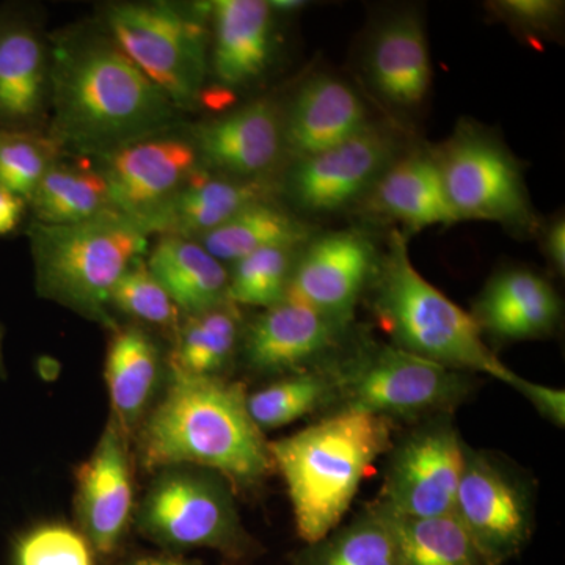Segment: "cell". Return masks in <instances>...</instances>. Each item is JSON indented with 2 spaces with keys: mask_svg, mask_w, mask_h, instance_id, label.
I'll return each instance as SVG.
<instances>
[{
  "mask_svg": "<svg viewBox=\"0 0 565 565\" xmlns=\"http://www.w3.org/2000/svg\"><path fill=\"white\" fill-rule=\"evenodd\" d=\"M51 128L63 150L99 158L170 128L177 107L106 31L63 32L50 46Z\"/></svg>",
  "mask_w": 565,
  "mask_h": 565,
  "instance_id": "1",
  "label": "cell"
},
{
  "mask_svg": "<svg viewBox=\"0 0 565 565\" xmlns=\"http://www.w3.org/2000/svg\"><path fill=\"white\" fill-rule=\"evenodd\" d=\"M247 390L228 377L174 373L140 433V459L150 471L196 467L255 492L275 473L266 434L253 423Z\"/></svg>",
  "mask_w": 565,
  "mask_h": 565,
  "instance_id": "2",
  "label": "cell"
},
{
  "mask_svg": "<svg viewBox=\"0 0 565 565\" xmlns=\"http://www.w3.org/2000/svg\"><path fill=\"white\" fill-rule=\"evenodd\" d=\"M396 433L397 424L382 416L343 411L269 441L300 541L313 544L344 522L364 478L388 452Z\"/></svg>",
  "mask_w": 565,
  "mask_h": 565,
  "instance_id": "3",
  "label": "cell"
},
{
  "mask_svg": "<svg viewBox=\"0 0 565 565\" xmlns=\"http://www.w3.org/2000/svg\"><path fill=\"white\" fill-rule=\"evenodd\" d=\"M364 297L396 348L462 373L489 375L515 392L526 381L489 348L473 316L418 273L401 230L390 233Z\"/></svg>",
  "mask_w": 565,
  "mask_h": 565,
  "instance_id": "4",
  "label": "cell"
},
{
  "mask_svg": "<svg viewBox=\"0 0 565 565\" xmlns=\"http://www.w3.org/2000/svg\"><path fill=\"white\" fill-rule=\"evenodd\" d=\"M29 239L40 297L114 326L111 289L148 247V234L139 223L120 212L74 225L33 222Z\"/></svg>",
  "mask_w": 565,
  "mask_h": 565,
  "instance_id": "5",
  "label": "cell"
},
{
  "mask_svg": "<svg viewBox=\"0 0 565 565\" xmlns=\"http://www.w3.org/2000/svg\"><path fill=\"white\" fill-rule=\"evenodd\" d=\"M340 394L334 412L355 411L394 424L455 415L470 399L473 374L429 362L360 332L338 362Z\"/></svg>",
  "mask_w": 565,
  "mask_h": 565,
  "instance_id": "6",
  "label": "cell"
},
{
  "mask_svg": "<svg viewBox=\"0 0 565 565\" xmlns=\"http://www.w3.org/2000/svg\"><path fill=\"white\" fill-rule=\"evenodd\" d=\"M236 490L223 476L196 467L158 471L136 514L140 534L173 555L207 548L230 565L252 563L263 546L237 511Z\"/></svg>",
  "mask_w": 565,
  "mask_h": 565,
  "instance_id": "7",
  "label": "cell"
},
{
  "mask_svg": "<svg viewBox=\"0 0 565 565\" xmlns=\"http://www.w3.org/2000/svg\"><path fill=\"white\" fill-rule=\"evenodd\" d=\"M210 3L191 9L167 2L111 3L104 31L158 85L177 109H191L204 93Z\"/></svg>",
  "mask_w": 565,
  "mask_h": 565,
  "instance_id": "8",
  "label": "cell"
},
{
  "mask_svg": "<svg viewBox=\"0 0 565 565\" xmlns=\"http://www.w3.org/2000/svg\"><path fill=\"white\" fill-rule=\"evenodd\" d=\"M452 514L492 565H504L519 556L534 535L533 476L501 452L465 445Z\"/></svg>",
  "mask_w": 565,
  "mask_h": 565,
  "instance_id": "9",
  "label": "cell"
},
{
  "mask_svg": "<svg viewBox=\"0 0 565 565\" xmlns=\"http://www.w3.org/2000/svg\"><path fill=\"white\" fill-rule=\"evenodd\" d=\"M434 159L457 221L501 223L531 232L535 215L514 156L473 125H462Z\"/></svg>",
  "mask_w": 565,
  "mask_h": 565,
  "instance_id": "10",
  "label": "cell"
},
{
  "mask_svg": "<svg viewBox=\"0 0 565 565\" xmlns=\"http://www.w3.org/2000/svg\"><path fill=\"white\" fill-rule=\"evenodd\" d=\"M465 445L455 415L408 424L385 455L384 482L375 500L399 515L449 514L462 475Z\"/></svg>",
  "mask_w": 565,
  "mask_h": 565,
  "instance_id": "11",
  "label": "cell"
},
{
  "mask_svg": "<svg viewBox=\"0 0 565 565\" xmlns=\"http://www.w3.org/2000/svg\"><path fill=\"white\" fill-rule=\"evenodd\" d=\"M359 334L355 321L282 300L245 323L237 360L255 377L274 381L337 363Z\"/></svg>",
  "mask_w": 565,
  "mask_h": 565,
  "instance_id": "12",
  "label": "cell"
},
{
  "mask_svg": "<svg viewBox=\"0 0 565 565\" xmlns=\"http://www.w3.org/2000/svg\"><path fill=\"white\" fill-rule=\"evenodd\" d=\"M381 253L359 230L313 236L297 253L286 300L323 315L355 321V308L366 296Z\"/></svg>",
  "mask_w": 565,
  "mask_h": 565,
  "instance_id": "13",
  "label": "cell"
},
{
  "mask_svg": "<svg viewBox=\"0 0 565 565\" xmlns=\"http://www.w3.org/2000/svg\"><path fill=\"white\" fill-rule=\"evenodd\" d=\"M93 159L106 180L114 210L140 226L200 167L191 140L162 134Z\"/></svg>",
  "mask_w": 565,
  "mask_h": 565,
  "instance_id": "14",
  "label": "cell"
},
{
  "mask_svg": "<svg viewBox=\"0 0 565 565\" xmlns=\"http://www.w3.org/2000/svg\"><path fill=\"white\" fill-rule=\"evenodd\" d=\"M392 134L370 125L352 139L294 163L288 189L308 212H333L367 195L394 161Z\"/></svg>",
  "mask_w": 565,
  "mask_h": 565,
  "instance_id": "15",
  "label": "cell"
},
{
  "mask_svg": "<svg viewBox=\"0 0 565 565\" xmlns=\"http://www.w3.org/2000/svg\"><path fill=\"white\" fill-rule=\"evenodd\" d=\"M114 422L107 424L87 462L77 470V519L96 555L120 548L132 515L134 482L128 440Z\"/></svg>",
  "mask_w": 565,
  "mask_h": 565,
  "instance_id": "16",
  "label": "cell"
},
{
  "mask_svg": "<svg viewBox=\"0 0 565 565\" xmlns=\"http://www.w3.org/2000/svg\"><path fill=\"white\" fill-rule=\"evenodd\" d=\"M191 141L207 172L262 180L285 150L282 117L273 102L258 99L196 126Z\"/></svg>",
  "mask_w": 565,
  "mask_h": 565,
  "instance_id": "17",
  "label": "cell"
},
{
  "mask_svg": "<svg viewBox=\"0 0 565 565\" xmlns=\"http://www.w3.org/2000/svg\"><path fill=\"white\" fill-rule=\"evenodd\" d=\"M563 311V300L552 282L516 267L500 270L486 282L471 316L482 334L500 343H516L555 333Z\"/></svg>",
  "mask_w": 565,
  "mask_h": 565,
  "instance_id": "18",
  "label": "cell"
},
{
  "mask_svg": "<svg viewBox=\"0 0 565 565\" xmlns=\"http://www.w3.org/2000/svg\"><path fill=\"white\" fill-rule=\"evenodd\" d=\"M274 193V184L266 178L233 180L199 167L141 228L148 236L158 233L199 241L250 204L273 200Z\"/></svg>",
  "mask_w": 565,
  "mask_h": 565,
  "instance_id": "19",
  "label": "cell"
},
{
  "mask_svg": "<svg viewBox=\"0 0 565 565\" xmlns=\"http://www.w3.org/2000/svg\"><path fill=\"white\" fill-rule=\"evenodd\" d=\"M50 88V46L28 21L0 18V129L39 131Z\"/></svg>",
  "mask_w": 565,
  "mask_h": 565,
  "instance_id": "20",
  "label": "cell"
},
{
  "mask_svg": "<svg viewBox=\"0 0 565 565\" xmlns=\"http://www.w3.org/2000/svg\"><path fill=\"white\" fill-rule=\"evenodd\" d=\"M362 99L345 82L316 76L282 117V147L296 161L337 147L370 126Z\"/></svg>",
  "mask_w": 565,
  "mask_h": 565,
  "instance_id": "21",
  "label": "cell"
},
{
  "mask_svg": "<svg viewBox=\"0 0 565 565\" xmlns=\"http://www.w3.org/2000/svg\"><path fill=\"white\" fill-rule=\"evenodd\" d=\"M274 11L264 0L210 2L211 70L223 90L247 87L269 68Z\"/></svg>",
  "mask_w": 565,
  "mask_h": 565,
  "instance_id": "22",
  "label": "cell"
},
{
  "mask_svg": "<svg viewBox=\"0 0 565 565\" xmlns=\"http://www.w3.org/2000/svg\"><path fill=\"white\" fill-rule=\"evenodd\" d=\"M367 74L375 92L393 106H419L433 81L429 47L422 21L397 14L375 31L367 52Z\"/></svg>",
  "mask_w": 565,
  "mask_h": 565,
  "instance_id": "23",
  "label": "cell"
},
{
  "mask_svg": "<svg viewBox=\"0 0 565 565\" xmlns=\"http://www.w3.org/2000/svg\"><path fill=\"white\" fill-rule=\"evenodd\" d=\"M367 195L370 210L403 222L414 232L459 222L446 199L444 181L433 154L415 152L393 161Z\"/></svg>",
  "mask_w": 565,
  "mask_h": 565,
  "instance_id": "24",
  "label": "cell"
},
{
  "mask_svg": "<svg viewBox=\"0 0 565 565\" xmlns=\"http://www.w3.org/2000/svg\"><path fill=\"white\" fill-rule=\"evenodd\" d=\"M147 266L185 316L230 302L228 270L199 241L161 236Z\"/></svg>",
  "mask_w": 565,
  "mask_h": 565,
  "instance_id": "25",
  "label": "cell"
},
{
  "mask_svg": "<svg viewBox=\"0 0 565 565\" xmlns=\"http://www.w3.org/2000/svg\"><path fill=\"white\" fill-rule=\"evenodd\" d=\"M161 375V356L154 341L140 327L126 326L115 330L106 356L114 423L128 435L136 429L151 403Z\"/></svg>",
  "mask_w": 565,
  "mask_h": 565,
  "instance_id": "26",
  "label": "cell"
},
{
  "mask_svg": "<svg viewBox=\"0 0 565 565\" xmlns=\"http://www.w3.org/2000/svg\"><path fill=\"white\" fill-rule=\"evenodd\" d=\"M289 565H401L392 511L377 500L364 504L348 523L294 553Z\"/></svg>",
  "mask_w": 565,
  "mask_h": 565,
  "instance_id": "27",
  "label": "cell"
},
{
  "mask_svg": "<svg viewBox=\"0 0 565 565\" xmlns=\"http://www.w3.org/2000/svg\"><path fill=\"white\" fill-rule=\"evenodd\" d=\"M244 327L239 307L232 302L188 316L177 330L170 370L192 377H226L239 359Z\"/></svg>",
  "mask_w": 565,
  "mask_h": 565,
  "instance_id": "28",
  "label": "cell"
},
{
  "mask_svg": "<svg viewBox=\"0 0 565 565\" xmlns=\"http://www.w3.org/2000/svg\"><path fill=\"white\" fill-rule=\"evenodd\" d=\"M35 221L44 225H74L117 212L111 206L109 189L103 174L85 161L58 159L41 178L29 199Z\"/></svg>",
  "mask_w": 565,
  "mask_h": 565,
  "instance_id": "29",
  "label": "cell"
},
{
  "mask_svg": "<svg viewBox=\"0 0 565 565\" xmlns=\"http://www.w3.org/2000/svg\"><path fill=\"white\" fill-rule=\"evenodd\" d=\"M338 362L274 379L263 388L248 393L247 408L253 423L266 434L299 422L305 416L329 415L340 394Z\"/></svg>",
  "mask_w": 565,
  "mask_h": 565,
  "instance_id": "30",
  "label": "cell"
},
{
  "mask_svg": "<svg viewBox=\"0 0 565 565\" xmlns=\"http://www.w3.org/2000/svg\"><path fill=\"white\" fill-rule=\"evenodd\" d=\"M311 237L307 223L267 200L245 207L199 243L218 262L236 263L263 248H299Z\"/></svg>",
  "mask_w": 565,
  "mask_h": 565,
  "instance_id": "31",
  "label": "cell"
},
{
  "mask_svg": "<svg viewBox=\"0 0 565 565\" xmlns=\"http://www.w3.org/2000/svg\"><path fill=\"white\" fill-rule=\"evenodd\" d=\"M393 514L401 565H492L457 516Z\"/></svg>",
  "mask_w": 565,
  "mask_h": 565,
  "instance_id": "32",
  "label": "cell"
},
{
  "mask_svg": "<svg viewBox=\"0 0 565 565\" xmlns=\"http://www.w3.org/2000/svg\"><path fill=\"white\" fill-rule=\"evenodd\" d=\"M297 248H263L233 263L228 273V300L236 307L266 308L281 303L288 294Z\"/></svg>",
  "mask_w": 565,
  "mask_h": 565,
  "instance_id": "33",
  "label": "cell"
},
{
  "mask_svg": "<svg viewBox=\"0 0 565 565\" xmlns=\"http://www.w3.org/2000/svg\"><path fill=\"white\" fill-rule=\"evenodd\" d=\"M61 156L62 148L47 134L0 129V185L28 204Z\"/></svg>",
  "mask_w": 565,
  "mask_h": 565,
  "instance_id": "34",
  "label": "cell"
},
{
  "mask_svg": "<svg viewBox=\"0 0 565 565\" xmlns=\"http://www.w3.org/2000/svg\"><path fill=\"white\" fill-rule=\"evenodd\" d=\"M110 308L161 329L178 330L177 305L156 280L143 258L136 259L121 275L110 294Z\"/></svg>",
  "mask_w": 565,
  "mask_h": 565,
  "instance_id": "35",
  "label": "cell"
},
{
  "mask_svg": "<svg viewBox=\"0 0 565 565\" xmlns=\"http://www.w3.org/2000/svg\"><path fill=\"white\" fill-rule=\"evenodd\" d=\"M90 542L74 527L50 523L22 535L14 565H96Z\"/></svg>",
  "mask_w": 565,
  "mask_h": 565,
  "instance_id": "36",
  "label": "cell"
},
{
  "mask_svg": "<svg viewBox=\"0 0 565 565\" xmlns=\"http://www.w3.org/2000/svg\"><path fill=\"white\" fill-rule=\"evenodd\" d=\"M494 14L525 32H550L559 22L564 3L556 0H500Z\"/></svg>",
  "mask_w": 565,
  "mask_h": 565,
  "instance_id": "37",
  "label": "cell"
},
{
  "mask_svg": "<svg viewBox=\"0 0 565 565\" xmlns=\"http://www.w3.org/2000/svg\"><path fill=\"white\" fill-rule=\"evenodd\" d=\"M533 405L546 422L555 424L557 427H564L565 423V393L564 390L553 388V386L535 384L526 381L520 386L519 392Z\"/></svg>",
  "mask_w": 565,
  "mask_h": 565,
  "instance_id": "38",
  "label": "cell"
},
{
  "mask_svg": "<svg viewBox=\"0 0 565 565\" xmlns=\"http://www.w3.org/2000/svg\"><path fill=\"white\" fill-rule=\"evenodd\" d=\"M25 206L24 200L0 185V236H7L20 226Z\"/></svg>",
  "mask_w": 565,
  "mask_h": 565,
  "instance_id": "39",
  "label": "cell"
},
{
  "mask_svg": "<svg viewBox=\"0 0 565 565\" xmlns=\"http://www.w3.org/2000/svg\"><path fill=\"white\" fill-rule=\"evenodd\" d=\"M546 255L550 262L559 274L565 273V222L564 218H556L546 230L545 236Z\"/></svg>",
  "mask_w": 565,
  "mask_h": 565,
  "instance_id": "40",
  "label": "cell"
},
{
  "mask_svg": "<svg viewBox=\"0 0 565 565\" xmlns=\"http://www.w3.org/2000/svg\"><path fill=\"white\" fill-rule=\"evenodd\" d=\"M128 565H200L195 563V561L185 559V557H181L180 555H173V553H169V555H156V556H143L139 557V559L132 561Z\"/></svg>",
  "mask_w": 565,
  "mask_h": 565,
  "instance_id": "41",
  "label": "cell"
},
{
  "mask_svg": "<svg viewBox=\"0 0 565 565\" xmlns=\"http://www.w3.org/2000/svg\"><path fill=\"white\" fill-rule=\"evenodd\" d=\"M307 6L300 0H270L269 7L273 11H296L303 9Z\"/></svg>",
  "mask_w": 565,
  "mask_h": 565,
  "instance_id": "42",
  "label": "cell"
},
{
  "mask_svg": "<svg viewBox=\"0 0 565 565\" xmlns=\"http://www.w3.org/2000/svg\"><path fill=\"white\" fill-rule=\"evenodd\" d=\"M6 362H3V333L0 329V377H6Z\"/></svg>",
  "mask_w": 565,
  "mask_h": 565,
  "instance_id": "43",
  "label": "cell"
},
{
  "mask_svg": "<svg viewBox=\"0 0 565 565\" xmlns=\"http://www.w3.org/2000/svg\"><path fill=\"white\" fill-rule=\"evenodd\" d=\"M222 565H230V564L223 563Z\"/></svg>",
  "mask_w": 565,
  "mask_h": 565,
  "instance_id": "44",
  "label": "cell"
}]
</instances>
